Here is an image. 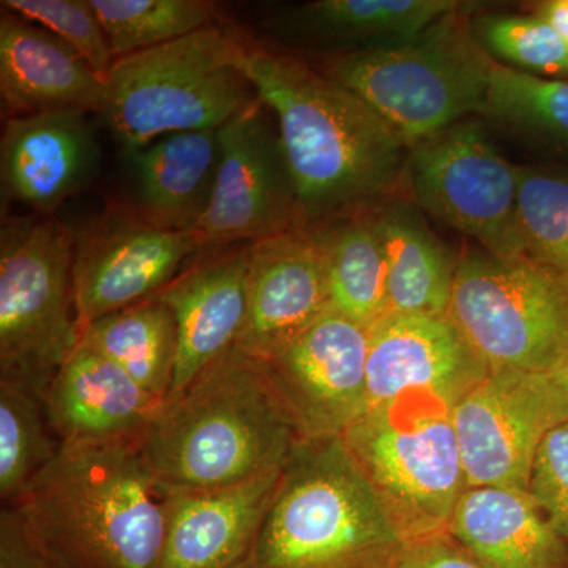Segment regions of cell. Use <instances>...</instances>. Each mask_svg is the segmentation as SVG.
<instances>
[{"instance_id":"cell-9","label":"cell","mask_w":568,"mask_h":568,"mask_svg":"<svg viewBox=\"0 0 568 568\" xmlns=\"http://www.w3.org/2000/svg\"><path fill=\"white\" fill-rule=\"evenodd\" d=\"M447 316L489 368L551 373L568 353V278L528 256L469 252Z\"/></svg>"},{"instance_id":"cell-28","label":"cell","mask_w":568,"mask_h":568,"mask_svg":"<svg viewBox=\"0 0 568 568\" xmlns=\"http://www.w3.org/2000/svg\"><path fill=\"white\" fill-rule=\"evenodd\" d=\"M480 118L568 160V81L496 63Z\"/></svg>"},{"instance_id":"cell-30","label":"cell","mask_w":568,"mask_h":568,"mask_svg":"<svg viewBox=\"0 0 568 568\" xmlns=\"http://www.w3.org/2000/svg\"><path fill=\"white\" fill-rule=\"evenodd\" d=\"M115 59L152 50L215 24L207 0H91Z\"/></svg>"},{"instance_id":"cell-17","label":"cell","mask_w":568,"mask_h":568,"mask_svg":"<svg viewBox=\"0 0 568 568\" xmlns=\"http://www.w3.org/2000/svg\"><path fill=\"white\" fill-rule=\"evenodd\" d=\"M99 160L88 112L58 110L7 119L0 141L3 197L50 215L91 183Z\"/></svg>"},{"instance_id":"cell-2","label":"cell","mask_w":568,"mask_h":568,"mask_svg":"<svg viewBox=\"0 0 568 568\" xmlns=\"http://www.w3.org/2000/svg\"><path fill=\"white\" fill-rule=\"evenodd\" d=\"M168 496L140 440L61 444L9 507L55 568H159Z\"/></svg>"},{"instance_id":"cell-27","label":"cell","mask_w":568,"mask_h":568,"mask_svg":"<svg viewBox=\"0 0 568 568\" xmlns=\"http://www.w3.org/2000/svg\"><path fill=\"white\" fill-rule=\"evenodd\" d=\"M462 7L458 0H317L301 18L317 36L366 50L410 39Z\"/></svg>"},{"instance_id":"cell-16","label":"cell","mask_w":568,"mask_h":568,"mask_svg":"<svg viewBox=\"0 0 568 568\" xmlns=\"http://www.w3.org/2000/svg\"><path fill=\"white\" fill-rule=\"evenodd\" d=\"M488 372L447 313H388L369 328L365 410L413 390L455 405Z\"/></svg>"},{"instance_id":"cell-25","label":"cell","mask_w":568,"mask_h":568,"mask_svg":"<svg viewBox=\"0 0 568 568\" xmlns=\"http://www.w3.org/2000/svg\"><path fill=\"white\" fill-rule=\"evenodd\" d=\"M310 227L323 246L332 310L372 328L388 315L386 253L375 213L361 209Z\"/></svg>"},{"instance_id":"cell-10","label":"cell","mask_w":568,"mask_h":568,"mask_svg":"<svg viewBox=\"0 0 568 568\" xmlns=\"http://www.w3.org/2000/svg\"><path fill=\"white\" fill-rule=\"evenodd\" d=\"M416 203L497 257L526 256L518 222V164L508 162L474 118L409 149Z\"/></svg>"},{"instance_id":"cell-6","label":"cell","mask_w":568,"mask_h":568,"mask_svg":"<svg viewBox=\"0 0 568 568\" xmlns=\"http://www.w3.org/2000/svg\"><path fill=\"white\" fill-rule=\"evenodd\" d=\"M462 7L410 37L336 55L324 71L376 111L407 148L480 115L496 62Z\"/></svg>"},{"instance_id":"cell-24","label":"cell","mask_w":568,"mask_h":568,"mask_svg":"<svg viewBox=\"0 0 568 568\" xmlns=\"http://www.w3.org/2000/svg\"><path fill=\"white\" fill-rule=\"evenodd\" d=\"M387 264L388 313L446 315L458 261L410 205L375 212Z\"/></svg>"},{"instance_id":"cell-29","label":"cell","mask_w":568,"mask_h":568,"mask_svg":"<svg viewBox=\"0 0 568 568\" xmlns=\"http://www.w3.org/2000/svg\"><path fill=\"white\" fill-rule=\"evenodd\" d=\"M59 446L40 396L0 379V499L7 507L20 499Z\"/></svg>"},{"instance_id":"cell-18","label":"cell","mask_w":568,"mask_h":568,"mask_svg":"<svg viewBox=\"0 0 568 568\" xmlns=\"http://www.w3.org/2000/svg\"><path fill=\"white\" fill-rule=\"evenodd\" d=\"M250 244L201 254L160 291L178 325L170 396L235 346L246 316Z\"/></svg>"},{"instance_id":"cell-8","label":"cell","mask_w":568,"mask_h":568,"mask_svg":"<svg viewBox=\"0 0 568 568\" xmlns=\"http://www.w3.org/2000/svg\"><path fill=\"white\" fill-rule=\"evenodd\" d=\"M74 235L50 215L3 220L0 234V379L43 402L80 345Z\"/></svg>"},{"instance_id":"cell-20","label":"cell","mask_w":568,"mask_h":568,"mask_svg":"<svg viewBox=\"0 0 568 568\" xmlns=\"http://www.w3.org/2000/svg\"><path fill=\"white\" fill-rule=\"evenodd\" d=\"M0 95L7 119L58 110L103 114L106 82L54 33L2 9Z\"/></svg>"},{"instance_id":"cell-15","label":"cell","mask_w":568,"mask_h":568,"mask_svg":"<svg viewBox=\"0 0 568 568\" xmlns=\"http://www.w3.org/2000/svg\"><path fill=\"white\" fill-rule=\"evenodd\" d=\"M331 308L323 246L312 227L254 242L245 323L234 347L268 361Z\"/></svg>"},{"instance_id":"cell-36","label":"cell","mask_w":568,"mask_h":568,"mask_svg":"<svg viewBox=\"0 0 568 568\" xmlns=\"http://www.w3.org/2000/svg\"><path fill=\"white\" fill-rule=\"evenodd\" d=\"M0 568H55L32 544L13 507L0 514Z\"/></svg>"},{"instance_id":"cell-19","label":"cell","mask_w":568,"mask_h":568,"mask_svg":"<svg viewBox=\"0 0 568 568\" xmlns=\"http://www.w3.org/2000/svg\"><path fill=\"white\" fill-rule=\"evenodd\" d=\"M163 403L121 366L82 343L43 395L44 416L61 444L140 440Z\"/></svg>"},{"instance_id":"cell-11","label":"cell","mask_w":568,"mask_h":568,"mask_svg":"<svg viewBox=\"0 0 568 568\" xmlns=\"http://www.w3.org/2000/svg\"><path fill=\"white\" fill-rule=\"evenodd\" d=\"M466 488L529 491L538 450L568 424V403L549 373L489 368L452 409Z\"/></svg>"},{"instance_id":"cell-4","label":"cell","mask_w":568,"mask_h":568,"mask_svg":"<svg viewBox=\"0 0 568 568\" xmlns=\"http://www.w3.org/2000/svg\"><path fill=\"white\" fill-rule=\"evenodd\" d=\"M406 538L343 436L298 444L230 568H392Z\"/></svg>"},{"instance_id":"cell-21","label":"cell","mask_w":568,"mask_h":568,"mask_svg":"<svg viewBox=\"0 0 568 568\" xmlns=\"http://www.w3.org/2000/svg\"><path fill=\"white\" fill-rule=\"evenodd\" d=\"M282 469L234 487L168 489V529L159 568L233 566L256 532Z\"/></svg>"},{"instance_id":"cell-38","label":"cell","mask_w":568,"mask_h":568,"mask_svg":"<svg viewBox=\"0 0 568 568\" xmlns=\"http://www.w3.org/2000/svg\"><path fill=\"white\" fill-rule=\"evenodd\" d=\"M552 377H555L556 383L559 384V387L562 388L564 395H566L568 403V353L562 361L559 362V365L549 373Z\"/></svg>"},{"instance_id":"cell-12","label":"cell","mask_w":568,"mask_h":568,"mask_svg":"<svg viewBox=\"0 0 568 568\" xmlns=\"http://www.w3.org/2000/svg\"><path fill=\"white\" fill-rule=\"evenodd\" d=\"M263 100L219 130V174L211 203L194 224L197 256L248 245L302 227L293 181Z\"/></svg>"},{"instance_id":"cell-13","label":"cell","mask_w":568,"mask_h":568,"mask_svg":"<svg viewBox=\"0 0 568 568\" xmlns=\"http://www.w3.org/2000/svg\"><path fill=\"white\" fill-rule=\"evenodd\" d=\"M197 257L192 234L160 226L140 209L112 207L74 235L78 328L156 295Z\"/></svg>"},{"instance_id":"cell-3","label":"cell","mask_w":568,"mask_h":568,"mask_svg":"<svg viewBox=\"0 0 568 568\" xmlns=\"http://www.w3.org/2000/svg\"><path fill=\"white\" fill-rule=\"evenodd\" d=\"M304 440L264 361L231 347L164 399L140 447L163 487L209 491L282 469Z\"/></svg>"},{"instance_id":"cell-32","label":"cell","mask_w":568,"mask_h":568,"mask_svg":"<svg viewBox=\"0 0 568 568\" xmlns=\"http://www.w3.org/2000/svg\"><path fill=\"white\" fill-rule=\"evenodd\" d=\"M470 28L484 50L506 67L548 80L568 77V47L537 14H485Z\"/></svg>"},{"instance_id":"cell-37","label":"cell","mask_w":568,"mask_h":568,"mask_svg":"<svg viewBox=\"0 0 568 568\" xmlns=\"http://www.w3.org/2000/svg\"><path fill=\"white\" fill-rule=\"evenodd\" d=\"M534 14L547 21L568 47V0H545L537 3Z\"/></svg>"},{"instance_id":"cell-23","label":"cell","mask_w":568,"mask_h":568,"mask_svg":"<svg viewBox=\"0 0 568 568\" xmlns=\"http://www.w3.org/2000/svg\"><path fill=\"white\" fill-rule=\"evenodd\" d=\"M130 159L140 182L142 215L190 233L211 203L222 159L219 130L168 134Z\"/></svg>"},{"instance_id":"cell-1","label":"cell","mask_w":568,"mask_h":568,"mask_svg":"<svg viewBox=\"0 0 568 568\" xmlns=\"http://www.w3.org/2000/svg\"><path fill=\"white\" fill-rule=\"evenodd\" d=\"M245 70L275 114L304 226L365 209L405 173V141L324 71L252 44Z\"/></svg>"},{"instance_id":"cell-14","label":"cell","mask_w":568,"mask_h":568,"mask_svg":"<svg viewBox=\"0 0 568 568\" xmlns=\"http://www.w3.org/2000/svg\"><path fill=\"white\" fill-rule=\"evenodd\" d=\"M368 346L369 328L331 308L264 361L305 439L343 436L365 413Z\"/></svg>"},{"instance_id":"cell-22","label":"cell","mask_w":568,"mask_h":568,"mask_svg":"<svg viewBox=\"0 0 568 568\" xmlns=\"http://www.w3.org/2000/svg\"><path fill=\"white\" fill-rule=\"evenodd\" d=\"M447 530L481 568H568V545L526 489L466 488Z\"/></svg>"},{"instance_id":"cell-35","label":"cell","mask_w":568,"mask_h":568,"mask_svg":"<svg viewBox=\"0 0 568 568\" xmlns=\"http://www.w3.org/2000/svg\"><path fill=\"white\" fill-rule=\"evenodd\" d=\"M392 568H481L448 530L406 540Z\"/></svg>"},{"instance_id":"cell-34","label":"cell","mask_w":568,"mask_h":568,"mask_svg":"<svg viewBox=\"0 0 568 568\" xmlns=\"http://www.w3.org/2000/svg\"><path fill=\"white\" fill-rule=\"evenodd\" d=\"M529 493L551 528L568 545V424L549 433L541 444Z\"/></svg>"},{"instance_id":"cell-33","label":"cell","mask_w":568,"mask_h":568,"mask_svg":"<svg viewBox=\"0 0 568 568\" xmlns=\"http://www.w3.org/2000/svg\"><path fill=\"white\" fill-rule=\"evenodd\" d=\"M2 9L48 29L106 78L115 58L91 0H3Z\"/></svg>"},{"instance_id":"cell-5","label":"cell","mask_w":568,"mask_h":568,"mask_svg":"<svg viewBox=\"0 0 568 568\" xmlns=\"http://www.w3.org/2000/svg\"><path fill=\"white\" fill-rule=\"evenodd\" d=\"M248 43L219 24L115 59L103 118L123 151L179 132L220 130L261 102L245 70Z\"/></svg>"},{"instance_id":"cell-7","label":"cell","mask_w":568,"mask_h":568,"mask_svg":"<svg viewBox=\"0 0 568 568\" xmlns=\"http://www.w3.org/2000/svg\"><path fill=\"white\" fill-rule=\"evenodd\" d=\"M454 405L406 392L365 410L343 439L406 540L444 532L466 489Z\"/></svg>"},{"instance_id":"cell-26","label":"cell","mask_w":568,"mask_h":568,"mask_svg":"<svg viewBox=\"0 0 568 568\" xmlns=\"http://www.w3.org/2000/svg\"><path fill=\"white\" fill-rule=\"evenodd\" d=\"M80 343L125 369L145 392L164 399L173 387L178 325L159 294L93 321Z\"/></svg>"},{"instance_id":"cell-31","label":"cell","mask_w":568,"mask_h":568,"mask_svg":"<svg viewBox=\"0 0 568 568\" xmlns=\"http://www.w3.org/2000/svg\"><path fill=\"white\" fill-rule=\"evenodd\" d=\"M518 222L526 256L568 278V170L518 164Z\"/></svg>"}]
</instances>
